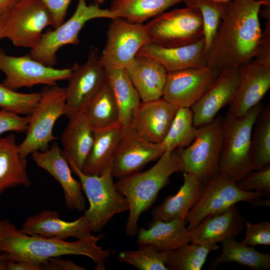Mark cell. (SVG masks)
I'll return each instance as SVG.
<instances>
[{
	"label": "cell",
	"mask_w": 270,
	"mask_h": 270,
	"mask_svg": "<svg viewBox=\"0 0 270 270\" xmlns=\"http://www.w3.org/2000/svg\"><path fill=\"white\" fill-rule=\"evenodd\" d=\"M270 0H230L206 54V66L220 72L254 58L262 36L260 13Z\"/></svg>",
	"instance_id": "cell-1"
},
{
	"label": "cell",
	"mask_w": 270,
	"mask_h": 270,
	"mask_svg": "<svg viewBox=\"0 0 270 270\" xmlns=\"http://www.w3.org/2000/svg\"><path fill=\"white\" fill-rule=\"evenodd\" d=\"M104 235L74 242L24 234L12 224L6 220L0 232V252L7 254L9 260L44 264L52 258L66 255L84 256L90 258L97 270H106V264L112 254L97 244Z\"/></svg>",
	"instance_id": "cell-2"
},
{
	"label": "cell",
	"mask_w": 270,
	"mask_h": 270,
	"mask_svg": "<svg viewBox=\"0 0 270 270\" xmlns=\"http://www.w3.org/2000/svg\"><path fill=\"white\" fill-rule=\"evenodd\" d=\"M178 170L176 150L166 152L148 170L135 172L114 183L116 190L125 196L128 204L129 214L126 224L128 236L137 234L140 215L153 204L160 191L168 184L170 176Z\"/></svg>",
	"instance_id": "cell-3"
},
{
	"label": "cell",
	"mask_w": 270,
	"mask_h": 270,
	"mask_svg": "<svg viewBox=\"0 0 270 270\" xmlns=\"http://www.w3.org/2000/svg\"><path fill=\"white\" fill-rule=\"evenodd\" d=\"M264 106L260 102L244 116H235L227 113L223 119L218 172L236 182L253 170L252 135L256 119Z\"/></svg>",
	"instance_id": "cell-4"
},
{
	"label": "cell",
	"mask_w": 270,
	"mask_h": 270,
	"mask_svg": "<svg viewBox=\"0 0 270 270\" xmlns=\"http://www.w3.org/2000/svg\"><path fill=\"white\" fill-rule=\"evenodd\" d=\"M68 162L88 200L90 207L83 216L91 232H100L115 214L128 211L126 198L118 192L114 182L112 164L100 176L88 175Z\"/></svg>",
	"instance_id": "cell-5"
},
{
	"label": "cell",
	"mask_w": 270,
	"mask_h": 270,
	"mask_svg": "<svg viewBox=\"0 0 270 270\" xmlns=\"http://www.w3.org/2000/svg\"><path fill=\"white\" fill-rule=\"evenodd\" d=\"M222 121L221 116H216L212 122L198 127L196 136L188 146L175 150L178 172L190 174L204 184L218 172Z\"/></svg>",
	"instance_id": "cell-6"
},
{
	"label": "cell",
	"mask_w": 270,
	"mask_h": 270,
	"mask_svg": "<svg viewBox=\"0 0 270 270\" xmlns=\"http://www.w3.org/2000/svg\"><path fill=\"white\" fill-rule=\"evenodd\" d=\"M40 93L38 105L29 115L26 137L18 145L20 155L24 160L34 152L49 148V144L58 139L52 134L54 125L65 114V88L57 84L46 86Z\"/></svg>",
	"instance_id": "cell-7"
},
{
	"label": "cell",
	"mask_w": 270,
	"mask_h": 270,
	"mask_svg": "<svg viewBox=\"0 0 270 270\" xmlns=\"http://www.w3.org/2000/svg\"><path fill=\"white\" fill-rule=\"evenodd\" d=\"M118 17H120L118 13L110 8H101L97 4H88L86 0H78L71 17L54 30L42 34L29 54L36 60L53 67L56 63V52L60 48L80 43L79 33L87 22L98 18L112 20Z\"/></svg>",
	"instance_id": "cell-8"
},
{
	"label": "cell",
	"mask_w": 270,
	"mask_h": 270,
	"mask_svg": "<svg viewBox=\"0 0 270 270\" xmlns=\"http://www.w3.org/2000/svg\"><path fill=\"white\" fill-rule=\"evenodd\" d=\"M150 42L164 47L194 44L204 38L200 12L186 6L164 12L146 24Z\"/></svg>",
	"instance_id": "cell-9"
},
{
	"label": "cell",
	"mask_w": 270,
	"mask_h": 270,
	"mask_svg": "<svg viewBox=\"0 0 270 270\" xmlns=\"http://www.w3.org/2000/svg\"><path fill=\"white\" fill-rule=\"evenodd\" d=\"M236 182L218 172L204 184L198 201L185 218L189 231L210 214L226 210L240 202H254L264 195L260 191H243L238 188Z\"/></svg>",
	"instance_id": "cell-10"
},
{
	"label": "cell",
	"mask_w": 270,
	"mask_h": 270,
	"mask_svg": "<svg viewBox=\"0 0 270 270\" xmlns=\"http://www.w3.org/2000/svg\"><path fill=\"white\" fill-rule=\"evenodd\" d=\"M150 42L146 24L118 17L112 20L100 60L104 66L124 68Z\"/></svg>",
	"instance_id": "cell-11"
},
{
	"label": "cell",
	"mask_w": 270,
	"mask_h": 270,
	"mask_svg": "<svg viewBox=\"0 0 270 270\" xmlns=\"http://www.w3.org/2000/svg\"><path fill=\"white\" fill-rule=\"evenodd\" d=\"M74 64L68 68H55L33 59L30 54L20 56L7 54L0 48V70L5 75L2 84L14 90L37 84L53 86L68 80Z\"/></svg>",
	"instance_id": "cell-12"
},
{
	"label": "cell",
	"mask_w": 270,
	"mask_h": 270,
	"mask_svg": "<svg viewBox=\"0 0 270 270\" xmlns=\"http://www.w3.org/2000/svg\"><path fill=\"white\" fill-rule=\"evenodd\" d=\"M49 26H53L52 16L40 0H20L6 13L5 38L16 46L32 49Z\"/></svg>",
	"instance_id": "cell-13"
},
{
	"label": "cell",
	"mask_w": 270,
	"mask_h": 270,
	"mask_svg": "<svg viewBox=\"0 0 270 270\" xmlns=\"http://www.w3.org/2000/svg\"><path fill=\"white\" fill-rule=\"evenodd\" d=\"M98 50L91 46L86 62L74 64L66 90L64 115L68 118L83 112L85 108L106 80V70Z\"/></svg>",
	"instance_id": "cell-14"
},
{
	"label": "cell",
	"mask_w": 270,
	"mask_h": 270,
	"mask_svg": "<svg viewBox=\"0 0 270 270\" xmlns=\"http://www.w3.org/2000/svg\"><path fill=\"white\" fill-rule=\"evenodd\" d=\"M164 152L160 144L148 142L130 126H122L112 164L114 178H121L138 172Z\"/></svg>",
	"instance_id": "cell-15"
},
{
	"label": "cell",
	"mask_w": 270,
	"mask_h": 270,
	"mask_svg": "<svg viewBox=\"0 0 270 270\" xmlns=\"http://www.w3.org/2000/svg\"><path fill=\"white\" fill-rule=\"evenodd\" d=\"M219 73L208 66L168 72L162 98L177 108H190Z\"/></svg>",
	"instance_id": "cell-16"
},
{
	"label": "cell",
	"mask_w": 270,
	"mask_h": 270,
	"mask_svg": "<svg viewBox=\"0 0 270 270\" xmlns=\"http://www.w3.org/2000/svg\"><path fill=\"white\" fill-rule=\"evenodd\" d=\"M270 88V64L255 59L240 67L239 80L227 113L241 116L260 103Z\"/></svg>",
	"instance_id": "cell-17"
},
{
	"label": "cell",
	"mask_w": 270,
	"mask_h": 270,
	"mask_svg": "<svg viewBox=\"0 0 270 270\" xmlns=\"http://www.w3.org/2000/svg\"><path fill=\"white\" fill-rule=\"evenodd\" d=\"M239 68H230L222 70L203 94L190 108L194 124L199 127L214 120L224 107L232 101L238 87Z\"/></svg>",
	"instance_id": "cell-18"
},
{
	"label": "cell",
	"mask_w": 270,
	"mask_h": 270,
	"mask_svg": "<svg viewBox=\"0 0 270 270\" xmlns=\"http://www.w3.org/2000/svg\"><path fill=\"white\" fill-rule=\"evenodd\" d=\"M32 158L38 166L48 172L60 184L68 209L79 212L85 209L81 184L72 176L70 166L56 142L45 151L32 152Z\"/></svg>",
	"instance_id": "cell-19"
},
{
	"label": "cell",
	"mask_w": 270,
	"mask_h": 270,
	"mask_svg": "<svg viewBox=\"0 0 270 270\" xmlns=\"http://www.w3.org/2000/svg\"><path fill=\"white\" fill-rule=\"evenodd\" d=\"M177 108L162 98L141 102L129 126L144 139L160 144L168 131Z\"/></svg>",
	"instance_id": "cell-20"
},
{
	"label": "cell",
	"mask_w": 270,
	"mask_h": 270,
	"mask_svg": "<svg viewBox=\"0 0 270 270\" xmlns=\"http://www.w3.org/2000/svg\"><path fill=\"white\" fill-rule=\"evenodd\" d=\"M20 230L27 234L62 240L68 238L82 240L94 236L84 216L74 221L66 222L60 218L58 212L50 210L28 216Z\"/></svg>",
	"instance_id": "cell-21"
},
{
	"label": "cell",
	"mask_w": 270,
	"mask_h": 270,
	"mask_svg": "<svg viewBox=\"0 0 270 270\" xmlns=\"http://www.w3.org/2000/svg\"><path fill=\"white\" fill-rule=\"evenodd\" d=\"M244 217L236 206L206 217L190 232V242L216 246L227 238H235L243 230Z\"/></svg>",
	"instance_id": "cell-22"
},
{
	"label": "cell",
	"mask_w": 270,
	"mask_h": 270,
	"mask_svg": "<svg viewBox=\"0 0 270 270\" xmlns=\"http://www.w3.org/2000/svg\"><path fill=\"white\" fill-rule=\"evenodd\" d=\"M124 69L142 102L162 98L168 71L158 62L138 52Z\"/></svg>",
	"instance_id": "cell-23"
},
{
	"label": "cell",
	"mask_w": 270,
	"mask_h": 270,
	"mask_svg": "<svg viewBox=\"0 0 270 270\" xmlns=\"http://www.w3.org/2000/svg\"><path fill=\"white\" fill-rule=\"evenodd\" d=\"M138 52L156 60L168 72L206 66L204 38L194 44L176 47H164L150 42Z\"/></svg>",
	"instance_id": "cell-24"
},
{
	"label": "cell",
	"mask_w": 270,
	"mask_h": 270,
	"mask_svg": "<svg viewBox=\"0 0 270 270\" xmlns=\"http://www.w3.org/2000/svg\"><path fill=\"white\" fill-rule=\"evenodd\" d=\"M184 220L176 218L164 222L153 220L148 228H138L137 244H150L159 251H170L190 242V232Z\"/></svg>",
	"instance_id": "cell-25"
},
{
	"label": "cell",
	"mask_w": 270,
	"mask_h": 270,
	"mask_svg": "<svg viewBox=\"0 0 270 270\" xmlns=\"http://www.w3.org/2000/svg\"><path fill=\"white\" fill-rule=\"evenodd\" d=\"M184 182L174 195L168 196L152 211L153 220L168 222L176 218L185 220L190 210L198 201L204 184L194 175L184 172Z\"/></svg>",
	"instance_id": "cell-26"
},
{
	"label": "cell",
	"mask_w": 270,
	"mask_h": 270,
	"mask_svg": "<svg viewBox=\"0 0 270 270\" xmlns=\"http://www.w3.org/2000/svg\"><path fill=\"white\" fill-rule=\"evenodd\" d=\"M94 130L82 113L69 118L61 136L62 154L68 162L82 170L90 152Z\"/></svg>",
	"instance_id": "cell-27"
},
{
	"label": "cell",
	"mask_w": 270,
	"mask_h": 270,
	"mask_svg": "<svg viewBox=\"0 0 270 270\" xmlns=\"http://www.w3.org/2000/svg\"><path fill=\"white\" fill-rule=\"evenodd\" d=\"M31 184L26 160L20 155L14 134L0 137V194L11 188Z\"/></svg>",
	"instance_id": "cell-28"
},
{
	"label": "cell",
	"mask_w": 270,
	"mask_h": 270,
	"mask_svg": "<svg viewBox=\"0 0 270 270\" xmlns=\"http://www.w3.org/2000/svg\"><path fill=\"white\" fill-rule=\"evenodd\" d=\"M122 129V126L118 123L110 127L93 130L92 146L81 170L84 174L100 176L112 164Z\"/></svg>",
	"instance_id": "cell-29"
},
{
	"label": "cell",
	"mask_w": 270,
	"mask_h": 270,
	"mask_svg": "<svg viewBox=\"0 0 270 270\" xmlns=\"http://www.w3.org/2000/svg\"><path fill=\"white\" fill-rule=\"evenodd\" d=\"M104 68L106 80L118 106L119 122L123 126H128L142 102L140 96L124 68Z\"/></svg>",
	"instance_id": "cell-30"
},
{
	"label": "cell",
	"mask_w": 270,
	"mask_h": 270,
	"mask_svg": "<svg viewBox=\"0 0 270 270\" xmlns=\"http://www.w3.org/2000/svg\"><path fill=\"white\" fill-rule=\"evenodd\" d=\"M220 243L221 254L210 264L212 269L222 263L236 262L254 270L270 269V254L260 252L252 246L243 244L234 238H227Z\"/></svg>",
	"instance_id": "cell-31"
},
{
	"label": "cell",
	"mask_w": 270,
	"mask_h": 270,
	"mask_svg": "<svg viewBox=\"0 0 270 270\" xmlns=\"http://www.w3.org/2000/svg\"><path fill=\"white\" fill-rule=\"evenodd\" d=\"M82 113L93 130L106 128L120 123L118 106L107 80Z\"/></svg>",
	"instance_id": "cell-32"
},
{
	"label": "cell",
	"mask_w": 270,
	"mask_h": 270,
	"mask_svg": "<svg viewBox=\"0 0 270 270\" xmlns=\"http://www.w3.org/2000/svg\"><path fill=\"white\" fill-rule=\"evenodd\" d=\"M183 0H112L110 10L128 21L142 24Z\"/></svg>",
	"instance_id": "cell-33"
},
{
	"label": "cell",
	"mask_w": 270,
	"mask_h": 270,
	"mask_svg": "<svg viewBox=\"0 0 270 270\" xmlns=\"http://www.w3.org/2000/svg\"><path fill=\"white\" fill-rule=\"evenodd\" d=\"M198 127L194 124L190 108L177 109L164 139L160 143L164 152L188 146L195 139Z\"/></svg>",
	"instance_id": "cell-34"
},
{
	"label": "cell",
	"mask_w": 270,
	"mask_h": 270,
	"mask_svg": "<svg viewBox=\"0 0 270 270\" xmlns=\"http://www.w3.org/2000/svg\"><path fill=\"white\" fill-rule=\"evenodd\" d=\"M251 140L253 170L270 164V104L264 106L255 122Z\"/></svg>",
	"instance_id": "cell-35"
},
{
	"label": "cell",
	"mask_w": 270,
	"mask_h": 270,
	"mask_svg": "<svg viewBox=\"0 0 270 270\" xmlns=\"http://www.w3.org/2000/svg\"><path fill=\"white\" fill-rule=\"evenodd\" d=\"M220 247L194 242L168 251L166 265L168 270H200L210 252Z\"/></svg>",
	"instance_id": "cell-36"
},
{
	"label": "cell",
	"mask_w": 270,
	"mask_h": 270,
	"mask_svg": "<svg viewBox=\"0 0 270 270\" xmlns=\"http://www.w3.org/2000/svg\"><path fill=\"white\" fill-rule=\"evenodd\" d=\"M186 6L197 9L201 14L204 26V38L206 54L216 33L228 2L214 0H183Z\"/></svg>",
	"instance_id": "cell-37"
},
{
	"label": "cell",
	"mask_w": 270,
	"mask_h": 270,
	"mask_svg": "<svg viewBox=\"0 0 270 270\" xmlns=\"http://www.w3.org/2000/svg\"><path fill=\"white\" fill-rule=\"evenodd\" d=\"M139 246L136 250L120 252L118 262L139 270H168L166 265L168 251H159L150 244Z\"/></svg>",
	"instance_id": "cell-38"
},
{
	"label": "cell",
	"mask_w": 270,
	"mask_h": 270,
	"mask_svg": "<svg viewBox=\"0 0 270 270\" xmlns=\"http://www.w3.org/2000/svg\"><path fill=\"white\" fill-rule=\"evenodd\" d=\"M41 93H22L0 83V108L17 114L29 116L38 105Z\"/></svg>",
	"instance_id": "cell-39"
},
{
	"label": "cell",
	"mask_w": 270,
	"mask_h": 270,
	"mask_svg": "<svg viewBox=\"0 0 270 270\" xmlns=\"http://www.w3.org/2000/svg\"><path fill=\"white\" fill-rule=\"evenodd\" d=\"M236 182L241 190L250 192L260 191L264 194H270V164L258 170H254Z\"/></svg>",
	"instance_id": "cell-40"
},
{
	"label": "cell",
	"mask_w": 270,
	"mask_h": 270,
	"mask_svg": "<svg viewBox=\"0 0 270 270\" xmlns=\"http://www.w3.org/2000/svg\"><path fill=\"white\" fill-rule=\"evenodd\" d=\"M246 225V236L241 242L243 244L256 246L270 245V222L267 220L257 224H252L248 221Z\"/></svg>",
	"instance_id": "cell-41"
},
{
	"label": "cell",
	"mask_w": 270,
	"mask_h": 270,
	"mask_svg": "<svg viewBox=\"0 0 270 270\" xmlns=\"http://www.w3.org/2000/svg\"><path fill=\"white\" fill-rule=\"evenodd\" d=\"M29 118V116H23L16 113L1 109L0 110V136L8 132H26Z\"/></svg>",
	"instance_id": "cell-42"
},
{
	"label": "cell",
	"mask_w": 270,
	"mask_h": 270,
	"mask_svg": "<svg viewBox=\"0 0 270 270\" xmlns=\"http://www.w3.org/2000/svg\"><path fill=\"white\" fill-rule=\"evenodd\" d=\"M50 12L56 28L64 21L68 7L72 0H40Z\"/></svg>",
	"instance_id": "cell-43"
},
{
	"label": "cell",
	"mask_w": 270,
	"mask_h": 270,
	"mask_svg": "<svg viewBox=\"0 0 270 270\" xmlns=\"http://www.w3.org/2000/svg\"><path fill=\"white\" fill-rule=\"evenodd\" d=\"M254 59L270 64V20L266 22L264 32H262L256 55Z\"/></svg>",
	"instance_id": "cell-44"
},
{
	"label": "cell",
	"mask_w": 270,
	"mask_h": 270,
	"mask_svg": "<svg viewBox=\"0 0 270 270\" xmlns=\"http://www.w3.org/2000/svg\"><path fill=\"white\" fill-rule=\"evenodd\" d=\"M50 270H84V268L77 265L70 260H62L58 258H52L48 260Z\"/></svg>",
	"instance_id": "cell-45"
},
{
	"label": "cell",
	"mask_w": 270,
	"mask_h": 270,
	"mask_svg": "<svg viewBox=\"0 0 270 270\" xmlns=\"http://www.w3.org/2000/svg\"><path fill=\"white\" fill-rule=\"evenodd\" d=\"M46 270L45 264H38L26 262L6 260V270Z\"/></svg>",
	"instance_id": "cell-46"
},
{
	"label": "cell",
	"mask_w": 270,
	"mask_h": 270,
	"mask_svg": "<svg viewBox=\"0 0 270 270\" xmlns=\"http://www.w3.org/2000/svg\"><path fill=\"white\" fill-rule=\"evenodd\" d=\"M20 0H0V15L12 10Z\"/></svg>",
	"instance_id": "cell-47"
},
{
	"label": "cell",
	"mask_w": 270,
	"mask_h": 270,
	"mask_svg": "<svg viewBox=\"0 0 270 270\" xmlns=\"http://www.w3.org/2000/svg\"><path fill=\"white\" fill-rule=\"evenodd\" d=\"M7 12L0 15V40L5 38V25Z\"/></svg>",
	"instance_id": "cell-48"
},
{
	"label": "cell",
	"mask_w": 270,
	"mask_h": 270,
	"mask_svg": "<svg viewBox=\"0 0 270 270\" xmlns=\"http://www.w3.org/2000/svg\"><path fill=\"white\" fill-rule=\"evenodd\" d=\"M8 260L9 257L7 254H0V270H6V260Z\"/></svg>",
	"instance_id": "cell-49"
},
{
	"label": "cell",
	"mask_w": 270,
	"mask_h": 270,
	"mask_svg": "<svg viewBox=\"0 0 270 270\" xmlns=\"http://www.w3.org/2000/svg\"><path fill=\"white\" fill-rule=\"evenodd\" d=\"M270 199H267L264 200H258L254 202V204L256 206H270Z\"/></svg>",
	"instance_id": "cell-50"
},
{
	"label": "cell",
	"mask_w": 270,
	"mask_h": 270,
	"mask_svg": "<svg viewBox=\"0 0 270 270\" xmlns=\"http://www.w3.org/2000/svg\"><path fill=\"white\" fill-rule=\"evenodd\" d=\"M6 223V220H0V232L4 228Z\"/></svg>",
	"instance_id": "cell-51"
},
{
	"label": "cell",
	"mask_w": 270,
	"mask_h": 270,
	"mask_svg": "<svg viewBox=\"0 0 270 270\" xmlns=\"http://www.w3.org/2000/svg\"><path fill=\"white\" fill-rule=\"evenodd\" d=\"M214 0L218 2H230V0Z\"/></svg>",
	"instance_id": "cell-52"
},
{
	"label": "cell",
	"mask_w": 270,
	"mask_h": 270,
	"mask_svg": "<svg viewBox=\"0 0 270 270\" xmlns=\"http://www.w3.org/2000/svg\"><path fill=\"white\" fill-rule=\"evenodd\" d=\"M97 4H102L106 0H94Z\"/></svg>",
	"instance_id": "cell-53"
}]
</instances>
